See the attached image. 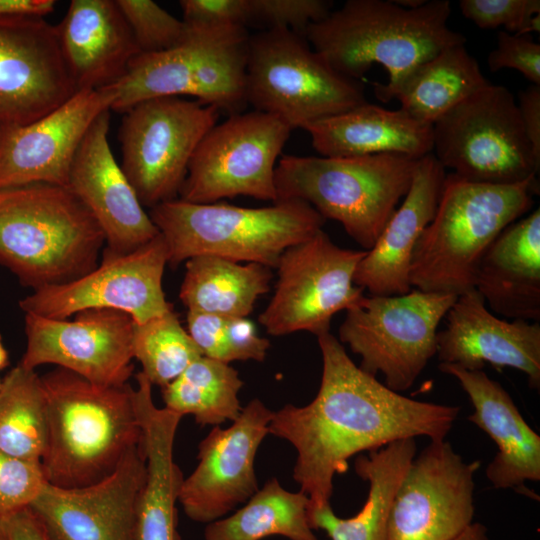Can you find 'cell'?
Here are the masks:
<instances>
[{"mask_svg": "<svg viewBox=\"0 0 540 540\" xmlns=\"http://www.w3.org/2000/svg\"><path fill=\"white\" fill-rule=\"evenodd\" d=\"M317 339L323 368L316 396L273 411L268 428L296 450L293 479L309 510L330 504L334 477L354 455L406 438L443 440L460 411L393 391L360 369L330 332Z\"/></svg>", "mask_w": 540, "mask_h": 540, "instance_id": "6da1fadb", "label": "cell"}, {"mask_svg": "<svg viewBox=\"0 0 540 540\" xmlns=\"http://www.w3.org/2000/svg\"><path fill=\"white\" fill-rule=\"evenodd\" d=\"M48 440L41 465L53 486L74 489L100 482L141 443L134 388L99 386L63 368L41 376Z\"/></svg>", "mask_w": 540, "mask_h": 540, "instance_id": "7a4b0ae2", "label": "cell"}, {"mask_svg": "<svg viewBox=\"0 0 540 540\" xmlns=\"http://www.w3.org/2000/svg\"><path fill=\"white\" fill-rule=\"evenodd\" d=\"M451 4L429 0L418 8L394 0H347L311 24L305 38L336 72L359 81L372 67L386 69L393 83L441 51L466 43L448 26Z\"/></svg>", "mask_w": 540, "mask_h": 540, "instance_id": "3957f363", "label": "cell"}, {"mask_svg": "<svg viewBox=\"0 0 540 540\" xmlns=\"http://www.w3.org/2000/svg\"><path fill=\"white\" fill-rule=\"evenodd\" d=\"M538 194V178L501 185L446 173L435 215L413 252L411 287L456 296L474 289L488 247L531 209Z\"/></svg>", "mask_w": 540, "mask_h": 540, "instance_id": "277c9868", "label": "cell"}, {"mask_svg": "<svg viewBox=\"0 0 540 540\" xmlns=\"http://www.w3.org/2000/svg\"><path fill=\"white\" fill-rule=\"evenodd\" d=\"M99 224L68 186L0 190V264L36 290L75 280L98 265Z\"/></svg>", "mask_w": 540, "mask_h": 540, "instance_id": "5b68a950", "label": "cell"}, {"mask_svg": "<svg viewBox=\"0 0 540 540\" xmlns=\"http://www.w3.org/2000/svg\"><path fill=\"white\" fill-rule=\"evenodd\" d=\"M165 241L168 264L211 255L276 268L283 252L322 230L325 219L300 200H277L247 208L227 203H191L180 198L151 208Z\"/></svg>", "mask_w": 540, "mask_h": 540, "instance_id": "8992f818", "label": "cell"}, {"mask_svg": "<svg viewBox=\"0 0 540 540\" xmlns=\"http://www.w3.org/2000/svg\"><path fill=\"white\" fill-rule=\"evenodd\" d=\"M417 160L397 154L284 155L275 168L277 200L309 204L369 250L407 194Z\"/></svg>", "mask_w": 540, "mask_h": 540, "instance_id": "52a82bcc", "label": "cell"}, {"mask_svg": "<svg viewBox=\"0 0 540 540\" xmlns=\"http://www.w3.org/2000/svg\"><path fill=\"white\" fill-rule=\"evenodd\" d=\"M250 35L244 26L188 25L185 38L158 53H139L113 84L111 110L125 113L151 98L192 96L231 114L245 100V70Z\"/></svg>", "mask_w": 540, "mask_h": 540, "instance_id": "ba28073f", "label": "cell"}, {"mask_svg": "<svg viewBox=\"0 0 540 540\" xmlns=\"http://www.w3.org/2000/svg\"><path fill=\"white\" fill-rule=\"evenodd\" d=\"M245 100L292 130L367 102L360 81L336 72L304 36L288 29L250 35Z\"/></svg>", "mask_w": 540, "mask_h": 540, "instance_id": "9c48e42d", "label": "cell"}, {"mask_svg": "<svg viewBox=\"0 0 540 540\" xmlns=\"http://www.w3.org/2000/svg\"><path fill=\"white\" fill-rule=\"evenodd\" d=\"M432 154L468 181L516 184L537 178L538 160L517 101L503 85L488 83L433 125Z\"/></svg>", "mask_w": 540, "mask_h": 540, "instance_id": "30bf717a", "label": "cell"}, {"mask_svg": "<svg viewBox=\"0 0 540 540\" xmlns=\"http://www.w3.org/2000/svg\"><path fill=\"white\" fill-rule=\"evenodd\" d=\"M453 294L413 289L396 296H364L346 310L339 341L361 357L360 369L396 392L409 389L437 351V328Z\"/></svg>", "mask_w": 540, "mask_h": 540, "instance_id": "8fae6325", "label": "cell"}, {"mask_svg": "<svg viewBox=\"0 0 540 540\" xmlns=\"http://www.w3.org/2000/svg\"><path fill=\"white\" fill-rule=\"evenodd\" d=\"M219 112L197 100L159 97L123 113L120 166L143 207L177 198L190 160Z\"/></svg>", "mask_w": 540, "mask_h": 540, "instance_id": "7c38bea8", "label": "cell"}, {"mask_svg": "<svg viewBox=\"0 0 540 540\" xmlns=\"http://www.w3.org/2000/svg\"><path fill=\"white\" fill-rule=\"evenodd\" d=\"M291 131L271 114L256 110L232 114L197 146L180 199L207 204L241 195L275 202L276 163Z\"/></svg>", "mask_w": 540, "mask_h": 540, "instance_id": "4fadbf2b", "label": "cell"}, {"mask_svg": "<svg viewBox=\"0 0 540 540\" xmlns=\"http://www.w3.org/2000/svg\"><path fill=\"white\" fill-rule=\"evenodd\" d=\"M365 254L339 247L323 230L289 247L275 268V291L259 323L272 336L329 332L332 317L364 297L354 274Z\"/></svg>", "mask_w": 540, "mask_h": 540, "instance_id": "5bb4252c", "label": "cell"}, {"mask_svg": "<svg viewBox=\"0 0 540 540\" xmlns=\"http://www.w3.org/2000/svg\"><path fill=\"white\" fill-rule=\"evenodd\" d=\"M168 250L160 233L136 250L118 254L104 249L98 265L85 275L33 290L19 301L24 313L68 319L89 309H112L144 323L173 309L162 280Z\"/></svg>", "mask_w": 540, "mask_h": 540, "instance_id": "9a60e30c", "label": "cell"}, {"mask_svg": "<svg viewBox=\"0 0 540 540\" xmlns=\"http://www.w3.org/2000/svg\"><path fill=\"white\" fill-rule=\"evenodd\" d=\"M480 463L466 462L452 445L431 440L415 456L396 493L387 540H455L472 523L474 476Z\"/></svg>", "mask_w": 540, "mask_h": 540, "instance_id": "2e32d148", "label": "cell"}, {"mask_svg": "<svg viewBox=\"0 0 540 540\" xmlns=\"http://www.w3.org/2000/svg\"><path fill=\"white\" fill-rule=\"evenodd\" d=\"M24 322V367L52 364L105 387L125 385L132 376L135 322L128 314L89 309L68 320L25 313Z\"/></svg>", "mask_w": 540, "mask_h": 540, "instance_id": "e0dca14e", "label": "cell"}, {"mask_svg": "<svg viewBox=\"0 0 540 540\" xmlns=\"http://www.w3.org/2000/svg\"><path fill=\"white\" fill-rule=\"evenodd\" d=\"M272 416L261 400L252 399L229 427H213L199 443L198 463L179 495L189 519L204 524L219 520L259 489L255 459Z\"/></svg>", "mask_w": 540, "mask_h": 540, "instance_id": "ac0fdd59", "label": "cell"}, {"mask_svg": "<svg viewBox=\"0 0 540 540\" xmlns=\"http://www.w3.org/2000/svg\"><path fill=\"white\" fill-rule=\"evenodd\" d=\"M77 92L57 27L36 16H0V127L25 125Z\"/></svg>", "mask_w": 540, "mask_h": 540, "instance_id": "d6986e66", "label": "cell"}, {"mask_svg": "<svg viewBox=\"0 0 540 540\" xmlns=\"http://www.w3.org/2000/svg\"><path fill=\"white\" fill-rule=\"evenodd\" d=\"M113 85L79 90L37 120L0 127V190L33 183L68 186L76 152L95 119L110 110Z\"/></svg>", "mask_w": 540, "mask_h": 540, "instance_id": "ffe728a7", "label": "cell"}, {"mask_svg": "<svg viewBox=\"0 0 540 540\" xmlns=\"http://www.w3.org/2000/svg\"><path fill=\"white\" fill-rule=\"evenodd\" d=\"M145 473L141 441L104 480L74 489L46 483L29 506L49 540H135L137 500Z\"/></svg>", "mask_w": 540, "mask_h": 540, "instance_id": "44dd1931", "label": "cell"}, {"mask_svg": "<svg viewBox=\"0 0 540 540\" xmlns=\"http://www.w3.org/2000/svg\"><path fill=\"white\" fill-rule=\"evenodd\" d=\"M110 110L85 134L72 162L68 187L99 224L106 250L125 254L155 238L159 231L117 163L108 141Z\"/></svg>", "mask_w": 540, "mask_h": 540, "instance_id": "7402d4cb", "label": "cell"}, {"mask_svg": "<svg viewBox=\"0 0 540 540\" xmlns=\"http://www.w3.org/2000/svg\"><path fill=\"white\" fill-rule=\"evenodd\" d=\"M446 327L437 332L440 363L466 370L514 368L527 377L530 388H540V325L494 315L474 288L457 296L445 315Z\"/></svg>", "mask_w": 540, "mask_h": 540, "instance_id": "603a6c76", "label": "cell"}, {"mask_svg": "<svg viewBox=\"0 0 540 540\" xmlns=\"http://www.w3.org/2000/svg\"><path fill=\"white\" fill-rule=\"evenodd\" d=\"M445 176L444 167L432 153L417 160L400 207L357 265L354 283L370 296L404 295L412 290L409 271L413 252L435 215Z\"/></svg>", "mask_w": 540, "mask_h": 540, "instance_id": "cb8c5ba5", "label": "cell"}, {"mask_svg": "<svg viewBox=\"0 0 540 540\" xmlns=\"http://www.w3.org/2000/svg\"><path fill=\"white\" fill-rule=\"evenodd\" d=\"M439 370L458 380L474 412L468 419L484 431L498 451L486 468L497 489L525 490L526 481L540 480V436L529 426L502 385L483 370L440 363Z\"/></svg>", "mask_w": 540, "mask_h": 540, "instance_id": "d4e9b609", "label": "cell"}, {"mask_svg": "<svg viewBox=\"0 0 540 540\" xmlns=\"http://www.w3.org/2000/svg\"><path fill=\"white\" fill-rule=\"evenodd\" d=\"M135 379L134 403L146 461L136 507L135 540H181L176 505L184 476L174 460V442L182 416L155 405L153 385L141 371Z\"/></svg>", "mask_w": 540, "mask_h": 540, "instance_id": "484cf974", "label": "cell"}, {"mask_svg": "<svg viewBox=\"0 0 540 540\" xmlns=\"http://www.w3.org/2000/svg\"><path fill=\"white\" fill-rule=\"evenodd\" d=\"M56 27L77 91L115 84L140 53L116 0H72Z\"/></svg>", "mask_w": 540, "mask_h": 540, "instance_id": "4316f807", "label": "cell"}, {"mask_svg": "<svg viewBox=\"0 0 540 540\" xmlns=\"http://www.w3.org/2000/svg\"><path fill=\"white\" fill-rule=\"evenodd\" d=\"M475 289L496 314L540 319V210L507 226L477 267Z\"/></svg>", "mask_w": 540, "mask_h": 540, "instance_id": "83f0119b", "label": "cell"}, {"mask_svg": "<svg viewBox=\"0 0 540 540\" xmlns=\"http://www.w3.org/2000/svg\"><path fill=\"white\" fill-rule=\"evenodd\" d=\"M314 149L324 157L397 154L419 159L433 151L432 125L402 109L365 102L304 128Z\"/></svg>", "mask_w": 540, "mask_h": 540, "instance_id": "f1b7e54d", "label": "cell"}, {"mask_svg": "<svg viewBox=\"0 0 540 540\" xmlns=\"http://www.w3.org/2000/svg\"><path fill=\"white\" fill-rule=\"evenodd\" d=\"M488 83L477 60L461 44L414 66L393 83H374V93L384 102L398 100L404 112L433 125Z\"/></svg>", "mask_w": 540, "mask_h": 540, "instance_id": "f546056e", "label": "cell"}, {"mask_svg": "<svg viewBox=\"0 0 540 540\" xmlns=\"http://www.w3.org/2000/svg\"><path fill=\"white\" fill-rule=\"evenodd\" d=\"M416 450L415 439L406 438L359 455L355 471L369 483L363 507L350 518L337 516L330 504L310 509L312 529L324 530L331 540H387L393 502Z\"/></svg>", "mask_w": 540, "mask_h": 540, "instance_id": "4dcf8cb0", "label": "cell"}, {"mask_svg": "<svg viewBox=\"0 0 540 540\" xmlns=\"http://www.w3.org/2000/svg\"><path fill=\"white\" fill-rule=\"evenodd\" d=\"M185 268L179 298L187 310L225 318L247 317L257 299L269 291L273 276L267 266L211 255L192 257Z\"/></svg>", "mask_w": 540, "mask_h": 540, "instance_id": "1f68e13d", "label": "cell"}, {"mask_svg": "<svg viewBox=\"0 0 540 540\" xmlns=\"http://www.w3.org/2000/svg\"><path fill=\"white\" fill-rule=\"evenodd\" d=\"M309 498L269 479L243 506L229 516L206 524L204 540H319L309 523Z\"/></svg>", "mask_w": 540, "mask_h": 540, "instance_id": "d6a6232c", "label": "cell"}, {"mask_svg": "<svg viewBox=\"0 0 540 540\" xmlns=\"http://www.w3.org/2000/svg\"><path fill=\"white\" fill-rule=\"evenodd\" d=\"M243 385L230 363L201 356L161 388L162 399L165 408L180 416L192 415L197 424L215 427L240 415Z\"/></svg>", "mask_w": 540, "mask_h": 540, "instance_id": "836d02e7", "label": "cell"}, {"mask_svg": "<svg viewBox=\"0 0 540 540\" xmlns=\"http://www.w3.org/2000/svg\"><path fill=\"white\" fill-rule=\"evenodd\" d=\"M47 440V400L41 376L18 363L2 380L0 450L13 457L41 461Z\"/></svg>", "mask_w": 540, "mask_h": 540, "instance_id": "e575fe53", "label": "cell"}, {"mask_svg": "<svg viewBox=\"0 0 540 540\" xmlns=\"http://www.w3.org/2000/svg\"><path fill=\"white\" fill-rule=\"evenodd\" d=\"M132 350L144 376L161 388L202 356L173 309L144 323H135Z\"/></svg>", "mask_w": 540, "mask_h": 540, "instance_id": "d590c367", "label": "cell"}, {"mask_svg": "<svg viewBox=\"0 0 540 540\" xmlns=\"http://www.w3.org/2000/svg\"><path fill=\"white\" fill-rule=\"evenodd\" d=\"M140 53H158L178 45L187 24L151 0H116Z\"/></svg>", "mask_w": 540, "mask_h": 540, "instance_id": "8d00e7d4", "label": "cell"}, {"mask_svg": "<svg viewBox=\"0 0 540 540\" xmlns=\"http://www.w3.org/2000/svg\"><path fill=\"white\" fill-rule=\"evenodd\" d=\"M462 15L480 29L503 27L510 34L540 31L539 0H460Z\"/></svg>", "mask_w": 540, "mask_h": 540, "instance_id": "74e56055", "label": "cell"}, {"mask_svg": "<svg viewBox=\"0 0 540 540\" xmlns=\"http://www.w3.org/2000/svg\"><path fill=\"white\" fill-rule=\"evenodd\" d=\"M251 22H260L267 29H288L305 37L307 28L331 11L328 0H250Z\"/></svg>", "mask_w": 540, "mask_h": 540, "instance_id": "f35d334b", "label": "cell"}, {"mask_svg": "<svg viewBox=\"0 0 540 540\" xmlns=\"http://www.w3.org/2000/svg\"><path fill=\"white\" fill-rule=\"evenodd\" d=\"M46 483L41 461L0 450V514L29 506Z\"/></svg>", "mask_w": 540, "mask_h": 540, "instance_id": "ab89813d", "label": "cell"}, {"mask_svg": "<svg viewBox=\"0 0 540 540\" xmlns=\"http://www.w3.org/2000/svg\"><path fill=\"white\" fill-rule=\"evenodd\" d=\"M487 65L491 72L515 69L533 85L540 86V45L530 35L499 31L496 47L487 56Z\"/></svg>", "mask_w": 540, "mask_h": 540, "instance_id": "60d3db41", "label": "cell"}, {"mask_svg": "<svg viewBox=\"0 0 540 540\" xmlns=\"http://www.w3.org/2000/svg\"><path fill=\"white\" fill-rule=\"evenodd\" d=\"M183 21L199 26H244L251 22L250 0H181Z\"/></svg>", "mask_w": 540, "mask_h": 540, "instance_id": "b9f144b4", "label": "cell"}, {"mask_svg": "<svg viewBox=\"0 0 540 540\" xmlns=\"http://www.w3.org/2000/svg\"><path fill=\"white\" fill-rule=\"evenodd\" d=\"M226 362L254 360L262 362L270 342L260 337L255 324L247 317L226 318Z\"/></svg>", "mask_w": 540, "mask_h": 540, "instance_id": "7bdbcfd3", "label": "cell"}, {"mask_svg": "<svg viewBox=\"0 0 540 540\" xmlns=\"http://www.w3.org/2000/svg\"><path fill=\"white\" fill-rule=\"evenodd\" d=\"M186 321V330L202 356L226 362V318L211 313L188 311Z\"/></svg>", "mask_w": 540, "mask_h": 540, "instance_id": "ee69618b", "label": "cell"}, {"mask_svg": "<svg viewBox=\"0 0 540 540\" xmlns=\"http://www.w3.org/2000/svg\"><path fill=\"white\" fill-rule=\"evenodd\" d=\"M0 540H49L30 506L0 514Z\"/></svg>", "mask_w": 540, "mask_h": 540, "instance_id": "f6af8a7d", "label": "cell"}, {"mask_svg": "<svg viewBox=\"0 0 540 540\" xmlns=\"http://www.w3.org/2000/svg\"><path fill=\"white\" fill-rule=\"evenodd\" d=\"M517 106L533 153L540 160V86L531 84L520 91Z\"/></svg>", "mask_w": 540, "mask_h": 540, "instance_id": "bcb514c9", "label": "cell"}, {"mask_svg": "<svg viewBox=\"0 0 540 540\" xmlns=\"http://www.w3.org/2000/svg\"><path fill=\"white\" fill-rule=\"evenodd\" d=\"M55 6L54 0H0V16L45 17Z\"/></svg>", "mask_w": 540, "mask_h": 540, "instance_id": "7dc6e473", "label": "cell"}, {"mask_svg": "<svg viewBox=\"0 0 540 540\" xmlns=\"http://www.w3.org/2000/svg\"><path fill=\"white\" fill-rule=\"evenodd\" d=\"M455 540H489L487 529L480 523H472L460 536Z\"/></svg>", "mask_w": 540, "mask_h": 540, "instance_id": "c3c4849f", "label": "cell"}, {"mask_svg": "<svg viewBox=\"0 0 540 540\" xmlns=\"http://www.w3.org/2000/svg\"><path fill=\"white\" fill-rule=\"evenodd\" d=\"M9 365V355L4 346L2 336L0 334V370H3Z\"/></svg>", "mask_w": 540, "mask_h": 540, "instance_id": "681fc988", "label": "cell"}, {"mask_svg": "<svg viewBox=\"0 0 540 540\" xmlns=\"http://www.w3.org/2000/svg\"><path fill=\"white\" fill-rule=\"evenodd\" d=\"M398 5L404 8L413 9L422 6L427 0H394Z\"/></svg>", "mask_w": 540, "mask_h": 540, "instance_id": "f907efd6", "label": "cell"}, {"mask_svg": "<svg viewBox=\"0 0 540 540\" xmlns=\"http://www.w3.org/2000/svg\"><path fill=\"white\" fill-rule=\"evenodd\" d=\"M1 386H2V380L0 379V391H1Z\"/></svg>", "mask_w": 540, "mask_h": 540, "instance_id": "816d5d0a", "label": "cell"}]
</instances>
